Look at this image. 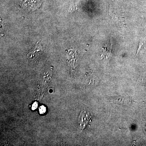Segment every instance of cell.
<instances>
[{
	"label": "cell",
	"mask_w": 146,
	"mask_h": 146,
	"mask_svg": "<svg viewBox=\"0 0 146 146\" xmlns=\"http://www.w3.org/2000/svg\"><path fill=\"white\" fill-rule=\"evenodd\" d=\"M111 100L115 104L124 106L129 105L134 102L131 98L128 96L115 97L111 99Z\"/></svg>",
	"instance_id": "cell-1"
},
{
	"label": "cell",
	"mask_w": 146,
	"mask_h": 146,
	"mask_svg": "<svg viewBox=\"0 0 146 146\" xmlns=\"http://www.w3.org/2000/svg\"><path fill=\"white\" fill-rule=\"evenodd\" d=\"M69 63L71 68L72 70H74L78 64V57L76 52H74L72 50L69 51Z\"/></svg>",
	"instance_id": "cell-2"
},
{
	"label": "cell",
	"mask_w": 146,
	"mask_h": 146,
	"mask_svg": "<svg viewBox=\"0 0 146 146\" xmlns=\"http://www.w3.org/2000/svg\"><path fill=\"white\" fill-rule=\"evenodd\" d=\"M112 42H109L103 48V51L101 55V57L105 61L108 60L111 54V50L112 48Z\"/></svg>",
	"instance_id": "cell-3"
},
{
	"label": "cell",
	"mask_w": 146,
	"mask_h": 146,
	"mask_svg": "<svg viewBox=\"0 0 146 146\" xmlns=\"http://www.w3.org/2000/svg\"><path fill=\"white\" fill-rule=\"evenodd\" d=\"M146 51V39L144 38L141 39L139 44V47L137 50L136 54L140 53L145 52Z\"/></svg>",
	"instance_id": "cell-4"
},
{
	"label": "cell",
	"mask_w": 146,
	"mask_h": 146,
	"mask_svg": "<svg viewBox=\"0 0 146 146\" xmlns=\"http://www.w3.org/2000/svg\"><path fill=\"white\" fill-rule=\"evenodd\" d=\"M110 15H111V16L113 17V18H114L115 20H116V22H117V23H121L122 22H123V20L121 19V18H119L118 16H116V15L114 14V13H110Z\"/></svg>",
	"instance_id": "cell-5"
},
{
	"label": "cell",
	"mask_w": 146,
	"mask_h": 146,
	"mask_svg": "<svg viewBox=\"0 0 146 146\" xmlns=\"http://www.w3.org/2000/svg\"><path fill=\"white\" fill-rule=\"evenodd\" d=\"M39 111L40 114H44L46 112V107L45 106H42L39 108Z\"/></svg>",
	"instance_id": "cell-6"
},
{
	"label": "cell",
	"mask_w": 146,
	"mask_h": 146,
	"mask_svg": "<svg viewBox=\"0 0 146 146\" xmlns=\"http://www.w3.org/2000/svg\"><path fill=\"white\" fill-rule=\"evenodd\" d=\"M76 10H77L76 6V5L74 4L71 6V8L69 10V11L72 12V11H74Z\"/></svg>",
	"instance_id": "cell-7"
},
{
	"label": "cell",
	"mask_w": 146,
	"mask_h": 146,
	"mask_svg": "<svg viewBox=\"0 0 146 146\" xmlns=\"http://www.w3.org/2000/svg\"><path fill=\"white\" fill-rule=\"evenodd\" d=\"M37 106H38V104L37 103V102H35L32 105V109L34 110L36 109V108H37Z\"/></svg>",
	"instance_id": "cell-8"
},
{
	"label": "cell",
	"mask_w": 146,
	"mask_h": 146,
	"mask_svg": "<svg viewBox=\"0 0 146 146\" xmlns=\"http://www.w3.org/2000/svg\"><path fill=\"white\" fill-rule=\"evenodd\" d=\"M141 81V82L143 85H146V77L143 78H142Z\"/></svg>",
	"instance_id": "cell-9"
}]
</instances>
